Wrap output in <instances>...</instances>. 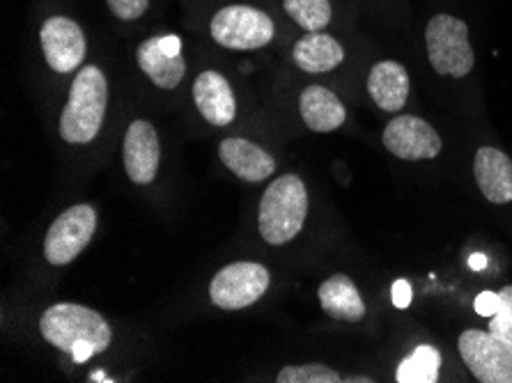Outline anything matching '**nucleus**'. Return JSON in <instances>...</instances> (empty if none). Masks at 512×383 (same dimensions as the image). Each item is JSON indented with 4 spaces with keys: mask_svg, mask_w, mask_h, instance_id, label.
Returning <instances> with one entry per match:
<instances>
[{
    "mask_svg": "<svg viewBox=\"0 0 512 383\" xmlns=\"http://www.w3.org/2000/svg\"><path fill=\"white\" fill-rule=\"evenodd\" d=\"M441 370V354L430 345L416 347L411 354L400 363L398 383H437Z\"/></svg>",
    "mask_w": 512,
    "mask_h": 383,
    "instance_id": "aec40b11",
    "label": "nucleus"
},
{
    "mask_svg": "<svg viewBox=\"0 0 512 383\" xmlns=\"http://www.w3.org/2000/svg\"><path fill=\"white\" fill-rule=\"evenodd\" d=\"M214 42L232 51H255L274 39V21L251 5L221 7L209 23Z\"/></svg>",
    "mask_w": 512,
    "mask_h": 383,
    "instance_id": "39448f33",
    "label": "nucleus"
},
{
    "mask_svg": "<svg viewBox=\"0 0 512 383\" xmlns=\"http://www.w3.org/2000/svg\"><path fill=\"white\" fill-rule=\"evenodd\" d=\"M499 303H501V296L499 292H483L476 296V303H473V308L480 317H492L496 310H499Z\"/></svg>",
    "mask_w": 512,
    "mask_h": 383,
    "instance_id": "393cba45",
    "label": "nucleus"
},
{
    "mask_svg": "<svg viewBox=\"0 0 512 383\" xmlns=\"http://www.w3.org/2000/svg\"><path fill=\"white\" fill-rule=\"evenodd\" d=\"M97 230V214L90 205H74L51 223L44 237V257L53 267H65L74 262Z\"/></svg>",
    "mask_w": 512,
    "mask_h": 383,
    "instance_id": "0eeeda50",
    "label": "nucleus"
},
{
    "mask_svg": "<svg viewBox=\"0 0 512 383\" xmlns=\"http://www.w3.org/2000/svg\"><path fill=\"white\" fill-rule=\"evenodd\" d=\"M299 111L306 127L315 134H329L345 124V104L324 85H308L299 97Z\"/></svg>",
    "mask_w": 512,
    "mask_h": 383,
    "instance_id": "dca6fc26",
    "label": "nucleus"
},
{
    "mask_svg": "<svg viewBox=\"0 0 512 383\" xmlns=\"http://www.w3.org/2000/svg\"><path fill=\"white\" fill-rule=\"evenodd\" d=\"M122 154L124 170H127L131 182L138 186H147L154 182V177L159 173L161 147L157 131H154L150 122H131L127 136H124Z\"/></svg>",
    "mask_w": 512,
    "mask_h": 383,
    "instance_id": "f8f14e48",
    "label": "nucleus"
},
{
    "mask_svg": "<svg viewBox=\"0 0 512 383\" xmlns=\"http://www.w3.org/2000/svg\"><path fill=\"white\" fill-rule=\"evenodd\" d=\"M469 267H471L473 271L485 269V267H487V257H485L483 253H473V255L469 257Z\"/></svg>",
    "mask_w": 512,
    "mask_h": 383,
    "instance_id": "bb28decb",
    "label": "nucleus"
},
{
    "mask_svg": "<svg viewBox=\"0 0 512 383\" xmlns=\"http://www.w3.org/2000/svg\"><path fill=\"white\" fill-rule=\"evenodd\" d=\"M108 104V83L102 69L83 67L74 78L72 92L60 115V136L67 143H90L102 129Z\"/></svg>",
    "mask_w": 512,
    "mask_h": 383,
    "instance_id": "f03ea898",
    "label": "nucleus"
},
{
    "mask_svg": "<svg viewBox=\"0 0 512 383\" xmlns=\"http://www.w3.org/2000/svg\"><path fill=\"white\" fill-rule=\"evenodd\" d=\"M285 12L308 33H320L331 23V0H285Z\"/></svg>",
    "mask_w": 512,
    "mask_h": 383,
    "instance_id": "412c9836",
    "label": "nucleus"
},
{
    "mask_svg": "<svg viewBox=\"0 0 512 383\" xmlns=\"http://www.w3.org/2000/svg\"><path fill=\"white\" fill-rule=\"evenodd\" d=\"M409 74L395 60L377 62L368 76V95L386 113H398L409 99Z\"/></svg>",
    "mask_w": 512,
    "mask_h": 383,
    "instance_id": "f3484780",
    "label": "nucleus"
},
{
    "mask_svg": "<svg viewBox=\"0 0 512 383\" xmlns=\"http://www.w3.org/2000/svg\"><path fill=\"white\" fill-rule=\"evenodd\" d=\"M269 271L258 262H235L223 267L209 283V299L221 310H242L260 301L269 289Z\"/></svg>",
    "mask_w": 512,
    "mask_h": 383,
    "instance_id": "6e6552de",
    "label": "nucleus"
},
{
    "mask_svg": "<svg viewBox=\"0 0 512 383\" xmlns=\"http://www.w3.org/2000/svg\"><path fill=\"white\" fill-rule=\"evenodd\" d=\"M425 46L434 72L464 78L476 65V53L469 42V28L453 14H437L425 28Z\"/></svg>",
    "mask_w": 512,
    "mask_h": 383,
    "instance_id": "20e7f679",
    "label": "nucleus"
},
{
    "mask_svg": "<svg viewBox=\"0 0 512 383\" xmlns=\"http://www.w3.org/2000/svg\"><path fill=\"white\" fill-rule=\"evenodd\" d=\"M106 3L115 17L122 21L141 19L150 7V0H106Z\"/></svg>",
    "mask_w": 512,
    "mask_h": 383,
    "instance_id": "b1692460",
    "label": "nucleus"
},
{
    "mask_svg": "<svg viewBox=\"0 0 512 383\" xmlns=\"http://www.w3.org/2000/svg\"><path fill=\"white\" fill-rule=\"evenodd\" d=\"M40 42L49 67L58 74H69L81 67L85 58V37L76 21L67 17H49L42 23Z\"/></svg>",
    "mask_w": 512,
    "mask_h": 383,
    "instance_id": "9b49d317",
    "label": "nucleus"
},
{
    "mask_svg": "<svg viewBox=\"0 0 512 383\" xmlns=\"http://www.w3.org/2000/svg\"><path fill=\"white\" fill-rule=\"evenodd\" d=\"M384 145L398 159L428 161L437 159L444 143L430 122L416 115H400L386 124Z\"/></svg>",
    "mask_w": 512,
    "mask_h": 383,
    "instance_id": "1a4fd4ad",
    "label": "nucleus"
},
{
    "mask_svg": "<svg viewBox=\"0 0 512 383\" xmlns=\"http://www.w3.org/2000/svg\"><path fill=\"white\" fill-rule=\"evenodd\" d=\"M278 383H340V374L327 365L310 363V365H287L278 372Z\"/></svg>",
    "mask_w": 512,
    "mask_h": 383,
    "instance_id": "4be33fe9",
    "label": "nucleus"
},
{
    "mask_svg": "<svg viewBox=\"0 0 512 383\" xmlns=\"http://www.w3.org/2000/svg\"><path fill=\"white\" fill-rule=\"evenodd\" d=\"M308 214V191L301 177L283 175L269 184L260 200L258 228L271 246H283L297 237Z\"/></svg>",
    "mask_w": 512,
    "mask_h": 383,
    "instance_id": "7ed1b4c3",
    "label": "nucleus"
},
{
    "mask_svg": "<svg viewBox=\"0 0 512 383\" xmlns=\"http://www.w3.org/2000/svg\"><path fill=\"white\" fill-rule=\"evenodd\" d=\"M499 310L490 317V331L499 338L512 342V285H506L499 292Z\"/></svg>",
    "mask_w": 512,
    "mask_h": 383,
    "instance_id": "5701e85b",
    "label": "nucleus"
},
{
    "mask_svg": "<svg viewBox=\"0 0 512 383\" xmlns=\"http://www.w3.org/2000/svg\"><path fill=\"white\" fill-rule=\"evenodd\" d=\"M219 156L230 173L246 182H262L276 170V161L271 159V154L246 138H226L219 145Z\"/></svg>",
    "mask_w": 512,
    "mask_h": 383,
    "instance_id": "2eb2a0df",
    "label": "nucleus"
},
{
    "mask_svg": "<svg viewBox=\"0 0 512 383\" xmlns=\"http://www.w3.org/2000/svg\"><path fill=\"white\" fill-rule=\"evenodd\" d=\"M292 58L306 74H327L343 65L345 49L329 33H308L294 44Z\"/></svg>",
    "mask_w": 512,
    "mask_h": 383,
    "instance_id": "6ab92c4d",
    "label": "nucleus"
},
{
    "mask_svg": "<svg viewBox=\"0 0 512 383\" xmlns=\"http://www.w3.org/2000/svg\"><path fill=\"white\" fill-rule=\"evenodd\" d=\"M473 177L492 205L512 202V161L496 147H480L473 159Z\"/></svg>",
    "mask_w": 512,
    "mask_h": 383,
    "instance_id": "4468645a",
    "label": "nucleus"
},
{
    "mask_svg": "<svg viewBox=\"0 0 512 383\" xmlns=\"http://www.w3.org/2000/svg\"><path fill=\"white\" fill-rule=\"evenodd\" d=\"M138 67L157 88L173 90L182 83L186 62L182 56V39L177 35L150 37L136 49Z\"/></svg>",
    "mask_w": 512,
    "mask_h": 383,
    "instance_id": "9d476101",
    "label": "nucleus"
},
{
    "mask_svg": "<svg viewBox=\"0 0 512 383\" xmlns=\"http://www.w3.org/2000/svg\"><path fill=\"white\" fill-rule=\"evenodd\" d=\"M391 296H393V306L405 310L409 308L411 303V285L407 283V280H395L393 283V289H391Z\"/></svg>",
    "mask_w": 512,
    "mask_h": 383,
    "instance_id": "a878e982",
    "label": "nucleus"
},
{
    "mask_svg": "<svg viewBox=\"0 0 512 383\" xmlns=\"http://www.w3.org/2000/svg\"><path fill=\"white\" fill-rule=\"evenodd\" d=\"M40 333L46 342L58 347L85 363L88 358L102 354L113 340L111 326L97 310H90L79 303H56L40 319Z\"/></svg>",
    "mask_w": 512,
    "mask_h": 383,
    "instance_id": "f257e3e1",
    "label": "nucleus"
},
{
    "mask_svg": "<svg viewBox=\"0 0 512 383\" xmlns=\"http://www.w3.org/2000/svg\"><path fill=\"white\" fill-rule=\"evenodd\" d=\"M317 296H320L322 310L331 319L356 324L366 317V306H363L359 287L345 273H336V276L324 280L320 289H317Z\"/></svg>",
    "mask_w": 512,
    "mask_h": 383,
    "instance_id": "a211bd4d",
    "label": "nucleus"
},
{
    "mask_svg": "<svg viewBox=\"0 0 512 383\" xmlns=\"http://www.w3.org/2000/svg\"><path fill=\"white\" fill-rule=\"evenodd\" d=\"M457 347L473 379L483 383H512V342L492 331L469 328L460 335Z\"/></svg>",
    "mask_w": 512,
    "mask_h": 383,
    "instance_id": "423d86ee",
    "label": "nucleus"
},
{
    "mask_svg": "<svg viewBox=\"0 0 512 383\" xmlns=\"http://www.w3.org/2000/svg\"><path fill=\"white\" fill-rule=\"evenodd\" d=\"M193 99H196L200 115H203L209 124L228 127L230 122H235V92H232L226 76L214 72V69H207V72L198 74L196 83H193Z\"/></svg>",
    "mask_w": 512,
    "mask_h": 383,
    "instance_id": "ddd939ff",
    "label": "nucleus"
}]
</instances>
